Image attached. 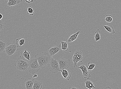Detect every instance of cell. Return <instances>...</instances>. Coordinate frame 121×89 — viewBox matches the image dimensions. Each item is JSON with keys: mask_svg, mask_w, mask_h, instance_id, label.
Listing matches in <instances>:
<instances>
[{"mask_svg": "<svg viewBox=\"0 0 121 89\" xmlns=\"http://www.w3.org/2000/svg\"><path fill=\"white\" fill-rule=\"evenodd\" d=\"M35 57L37 59L39 65L42 69L48 65L51 58L48 53L44 52L36 54Z\"/></svg>", "mask_w": 121, "mask_h": 89, "instance_id": "cell-1", "label": "cell"}, {"mask_svg": "<svg viewBox=\"0 0 121 89\" xmlns=\"http://www.w3.org/2000/svg\"><path fill=\"white\" fill-rule=\"evenodd\" d=\"M29 62L20 56L15 63V66L16 69L20 71H26L29 68Z\"/></svg>", "mask_w": 121, "mask_h": 89, "instance_id": "cell-2", "label": "cell"}, {"mask_svg": "<svg viewBox=\"0 0 121 89\" xmlns=\"http://www.w3.org/2000/svg\"><path fill=\"white\" fill-rule=\"evenodd\" d=\"M29 63V66L28 70L29 73L33 75L37 74L41 68L36 58L35 57L30 60Z\"/></svg>", "mask_w": 121, "mask_h": 89, "instance_id": "cell-3", "label": "cell"}, {"mask_svg": "<svg viewBox=\"0 0 121 89\" xmlns=\"http://www.w3.org/2000/svg\"><path fill=\"white\" fill-rule=\"evenodd\" d=\"M18 47L16 43H10L7 45L5 52L8 56L13 57L18 51Z\"/></svg>", "mask_w": 121, "mask_h": 89, "instance_id": "cell-4", "label": "cell"}, {"mask_svg": "<svg viewBox=\"0 0 121 89\" xmlns=\"http://www.w3.org/2000/svg\"><path fill=\"white\" fill-rule=\"evenodd\" d=\"M48 66V70L53 74L57 73L60 70L58 60L54 59L52 57L51 58Z\"/></svg>", "mask_w": 121, "mask_h": 89, "instance_id": "cell-5", "label": "cell"}, {"mask_svg": "<svg viewBox=\"0 0 121 89\" xmlns=\"http://www.w3.org/2000/svg\"><path fill=\"white\" fill-rule=\"evenodd\" d=\"M83 54L79 50L76 51L74 53L72 58V61L74 63V67H77V63L78 62H83Z\"/></svg>", "mask_w": 121, "mask_h": 89, "instance_id": "cell-6", "label": "cell"}, {"mask_svg": "<svg viewBox=\"0 0 121 89\" xmlns=\"http://www.w3.org/2000/svg\"><path fill=\"white\" fill-rule=\"evenodd\" d=\"M60 70L68 69L71 65L70 59L66 60L64 58H61L58 60Z\"/></svg>", "mask_w": 121, "mask_h": 89, "instance_id": "cell-7", "label": "cell"}, {"mask_svg": "<svg viewBox=\"0 0 121 89\" xmlns=\"http://www.w3.org/2000/svg\"><path fill=\"white\" fill-rule=\"evenodd\" d=\"M61 49V43L58 44L55 46L49 47L48 54L50 56H52L60 51Z\"/></svg>", "mask_w": 121, "mask_h": 89, "instance_id": "cell-8", "label": "cell"}, {"mask_svg": "<svg viewBox=\"0 0 121 89\" xmlns=\"http://www.w3.org/2000/svg\"><path fill=\"white\" fill-rule=\"evenodd\" d=\"M78 68L80 69L82 72L84 78L86 79L90 78L91 77V74L89 73V71L87 69V66L85 64L82 63L81 66Z\"/></svg>", "mask_w": 121, "mask_h": 89, "instance_id": "cell-9", "label": "cell"}, {"mask_svg": "<svg viewBox=\"0 0 121 89\" xmlns=\"http://www.w3.org/2000/svg\"><path fill=\"white\" fill-rule=\"evenodd\" d=\"M35 80L34 79H32L29 78L25 80V84L27 89H33V86Z\"/></svg>", "mask_w": 121, "mask_h": 89, "instance_id": "cell-10", "label": "cell"}, {"mask_svg": "<svg viewBox=\"0 0 121 89\" xmlns=\"http://www.w3.org/2000/svg\"><path fill=\"white\" fill-rule=\"evenodd\" d=\"M59 71L61 72L62 76L65 79H66L69 81L71 76V71L69 69H63L62 70H60Z\"/></svg>", "mask_w": 121, "mask_h": 89, "instance_id": "cell-11", "label": "cell"}, {"mask_svg": "<svg viewBox=\"0 0 121 89\" xmlns=\"http://www.w3.org/2000/svg\"><path fill=\"white\" fill-rule=\"evenodd\" d=\"M30 52L27 51V49H25L23 51L21 52L20 56L24 60L29 61L30 60Z\"/></svg>", "mask_w": 121, "mask_h": 89, "instance_id": "cell-12", "label": "cell"}, {"mask_svg": "<svg viewBox=\"0 0 121 89\" xmlns=\"http://www.w3.org/2000/svg\"><path fill=\"white\" fill-rule=\"evenodd\" d=\"M84 81L85 84V85L84 86V87L85 88L89 89H91L92 88H96L95 87L94 83L91 81L90 78L85 79L84 80Z\"/></svg>", "mask_w": 121, "mask_h": 89, "instance_id": "cell-13", "label": "cell"}, {"mask_svg": "<svg viewBox=\"0 0 121 89\" xmlns=\"http://www.w3.org/2000/svg\"><path fill=\"white\" fill-rule=\"evenodd\" d=\"M22 1V0H8L7 5L9 7H12L18 5Z\"/></svg>", "mask_w": 121, "mask_h": 89, "instance_id": "cell-14", "label": "cell"}, {"mask_svg": "<svg viewBox=\"0 0 121 89\" xmlns=\"http://www.w3.org/2000/svg\"><path fill=\"white\" fill-rule=\"evenodd\" d=\"M7 46L6 42L1 39L0 40V52H5Z\"/></svg>", "mask_w": 121, "mask_h": 89, "instance_id": "cell-15", "label": "cell"}, {"mask_svg": "<svg viewBox=\"0 0 121 89\" xmlns=\"http://www.w3.org/2000/svg\"><path fill=\"white\" fill-rule=\"evenodd\" d=\"M80 33V31H78L75 34L72 35L68 39L67 42L68 43H71L75 41L77 39L78 35Z\"/></svg>", "mask_w": 121, "mask_h": 89, "instance_id": "cell-16", "label": "cell"}, {"mask_svg": "<svg viewBox=\"0 0 121 89\" xmlns=\"http://www.w3.org/2000/svg\"><path fill=\"white\" fill-rule=\"evenodd\" d=\"M42 87V82L37 80H36L33 86V89H41Z\"/></svg>", "mask_w": 121, "mask_h": 89, "instance_id": "cell-17", "label": "cell"}, {"mask_svg": "<svg viewBox=\"0 0 121 89\" xmlns=\"http://www.w3.org/2000/svg\"><path fill=\"white\" fill-rule=\"evenodd\" d=\"M61 49L63 52H66L69 50V44L67 41H61Z\"/></svg>", "mask_w": 121, "mask_h": 89, "instance_id": "cell-18", "label": "cell"}, {"mask_svg": "<svg viewBox=\"0 0 121 89\" xmlns=\"http://www.w3.org/2000/svg\"><path fill=\"white\" fill-rule=\"evenodd\" d=\"M104 27H105V29L109 33L112 34H114L115 33V31L114 27L112 25H104Z\"/></svg>", "mask_w": 121, "mask_h": 89, "instance_id": "cell-19", "label": "cell"}, {"mask_svg": "<svg viewBox=\"0 0 121 89\" xmlns=\"http://www.w3.org/2000/svg\"><path fill=\"white\" fill-rule=\"evenodd\" d=\"M25 40L24 39L19 38L17 39L16 43L18 47H20L24 45Z\"/></svg>", "mask_w": 121, "mask_h": 89, "instance_id": "cell-20", "label": "cell"}, {"mask_svg": "<svg viewBox=\"0 0 121 89\" xmlns=\"http://www.w3.org/2000/svg\"><path fill=\"white\" fill-rule=\"evenodd\" d=\"M100 31L99 29H97L95 32L94 36L95 42H96L100 39Z\"/></svg>", "mask_w": 121, "mask_h": 89, "instance_id": "cell-21", "label": "cell"}, {"mask_svg": "<svg viewBox=\"0 0 121 89\" xmlns=\"http://www.w3.org/2000/svg\"><path fill=\"white\" fill-rule=\"evenodd\" d=\"M95 64L92 63V62H89L88 64L87 69L89 71L91 72L93 70L95 66Z\"/></svg>", "mask_w": 121, "mask_h": 89, "instance_id": "cell-22", "label": "cell"}, {"mask_svg": "<svg viewBox=\"0 0 121 89\" xmlns=\"http://www.w3.org/2000/svg\"><path fill=\"white\" fill-rule=\"evenodd\" d=\"M34 9H32L31 6H27V14L31 15H33L35 13Z\"/></svg>", "mask_w": 121, "mask_h": 89, "instance_id": "cell-23", "label": "cell"}, {"mask_svg": "<svg viewBox=\"0 0 121 89\" xmlns=\"http://www.w3.org/2000/svg\"><path fill=\"white\" fill-rule=\"evenodd\" d=\"M112 17V16L111 15H106L105 16V20L107 23H111L113 20Z\"/></svg>", "mask_w": 121, "mask_h": 89, "instance_id": "cell-24", "label": "cell"}, {"mask_svg": "<svg viewBox=\"0 0 121 89\" xmlns=\"http://www.w3.org/2000/svg\"><path fill=\"white\" fill-rule=\"evenodd\" d=\"M4 27V24L3 22L1 20H0V31L3 30Z\"/></svg>", "mask_w": 121, "mask_h": 89, "instance_id": "cell-25", "label": "cell"}, {"mask_svg": "<svg viewBox=\"0 0 121 89\" xmlns=\"http://www.w3.org/2000/svg\"><path fill=\"white\" fill-rule=\"evenodd\" d=\"M25 1L27 3L29 4L33 2V0H25Z\"/></svg>", "mask_w": 121, "mask_h": 89, "instance_id": "cell-26", "label": "cell"}, {"mask_svg": "<svg viewBox=\"0 0 121 89\" xmlns=\"http://www.w3.org/2000/svg\"><path fill=\"white\" fill-rule=\"evenodd\" d=\"M69 89H78V88L75 87H74V86H72V87H69Z\"/></svg>", "mask_w": 121, "mask_h": 89, "instance_id": "cell-27", "label": "cell"}, {"mask_svg": "<svg viewBox=\"0 0 121 89\" xmlns=\"http://www.w3.org/2000/svg\"><path fill=\"white\" fill-rule=\"evenodd\" d=\"M38 77V75L36 74H35L33 75V78H35Z\"/></svg>", "mask_w": 121, "mask_h": 89, "instance_id": "cell-28", "label": "cell"}, {"mask_svg": "<svg viewBox=\"0 0 121 89\" xmlns=\"http://www.w3.org/2000/svg\"><path fill=\"white\" fill-rule=\"evenodd\" d=\"M3 18V15L1 14H0V20H1Z\"/></svg>", "mask_w": 121, "mask_h": 89, "instance_id": "cell-29", "label": "cell"}]
</instances>
